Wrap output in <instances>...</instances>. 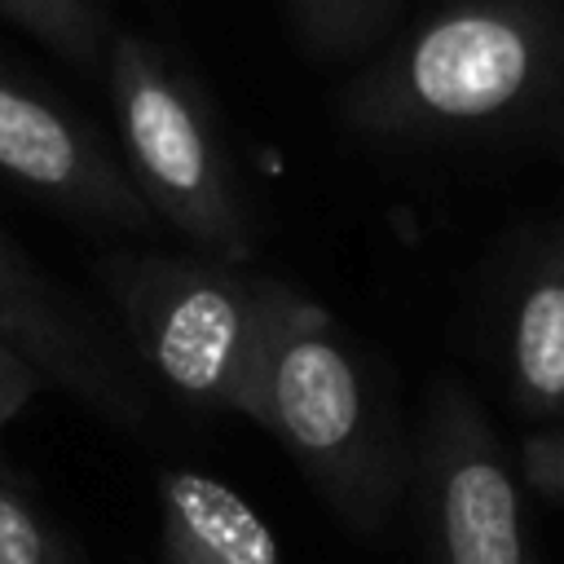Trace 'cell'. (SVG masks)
Instances as JSON below:
<instances>
[{
    "label": "cell",
    "instance_id": "obj_1",
    "mask_svg": "<svg viewBox=\"0 0 564 564\" xmlns=\"http://www.w3.org/2000/svg\"><path fill=\"white\" fill-rule=\"evenodd\" d=\"M564 93L555 0H449L379 48L339 115L383 145H445L511 132Z\"/></svg>",
    "mask_w": 564,
    "mask_h": 564
},
{
    "label": "cell",
    "instance_id": "obj_2",
    "mask_svg": "<svg viewBox=\"0 0 564 564\" xmlns=\"http://www.w3.org/2000/svg\"><path fill=\"white\" fill-rule=\"evenodd\" d=\"M251 423L291 454L348 533L379 538L388 529L414 463L397 405L361 344L295 286L273 313Z\"/></svg>",
    "mask_w": 564,
    "mask_h": 564
},
{
    "label": "cell",
    "instance_id": "obj_3",
    "mask_svg": "<svg viewBox=\"0 0 564 564\" xmlns=\"http://www.w3.org/2000/svg\"><path fill=\"white\" fill-rule=\"evenodd\" d=\"M128 352L181 401L256 419L269 330L286 282L212 256L119 247L97 256Z\"/></svg>",
    "mask_w": 564,
    "mask_h": 564
},
{
    "label": "cell",
    "instance_id": "obj_4",
    "mask_svg": "<svg viewBox=\"0 0 564 564\" xmlns=\"http://www.w3.org/2000/svg\"><path fill=\"white\" fill-rule=\"evenodd\" d=\"M101 84L115 115V150L154 225L198 256L247 264L256 212L198 75L141 31L115 26Z\"/></svg>",
    "mask_w": 564,
    "mask_h": 564
},
{
    "label": "cell",
    "instance_id": "obj_5",
    "mask_svg": "<svg viewBox=\"0 0 564 564\" xmlns=\"http://www.w3.org/2000/svg\"><path fill=\"white\" fill-rule=\"evenodd\" d=\"M410 480L427 564H538L520 471L458 379L427 392Z\"/></svg>",
    "mask_w": 564,
    "mask_h": 564
},
{
    "label": "cell",
    "instance_id": "obj_6",
    "mask_svg": "<svg viewBox=\"0 0 564 564\" xmlns=\"http://www.w3.org/2000/svg\"><path fill=\"white\" fill-rule=\"evenodd\" d=\"M0 181L97 234H150L154 216L115 141L62 93L0 57Z\"/></svg>",
    "mask_w": 564,
    "mask_h": 564
},
{
    "label": "cell",
    "instance_id": "obj_7",
    "mask_svg": "<svg viewBox=\"0 0 564 564\" xmlns=\"http://www.w3.org/2000/svg\"><path fill=\"white\" fill-rule=\"evenodd\" d=\"M0 344L22 357L44 388H57L123 432L150 423V397L132 352L106 322L44 273L0 229Z\"/></svg>",
    "mask_w": 564,
    "mask_h": 564
},
{
    "label": "cell",
    "instance_id": "obj_8",
    "mask_svg": "<svg viewBox=\"0 0 564 564\" xmlns=\"http://www.w3.org/2000/svg\"><path fill=\"white\" fill-rule=\"evenodd\" d=\"M159 564H286L264 516L220 476L167 467L159 476Z\"/></svg>",
    "mask_w": 564,
    "mask_h": 564
},
{
    "label": "cell",
    "instance_id": "obj_9",
    "mask_svg": "<svg viewBox=\"0 0 564 564\" xmlns=\"http://www.w3.org/2000/svg\"><path fill=\"white\" fill-rule=\"evenodd\" d=\"M502 375L529 419L564 414V234H555L516 282L502 326Z\"/></svg>",
    "mask_w": 564,
    "mask_h": 564
},
{
    "label": "cell",
    "instance_id": "obj_10",
    "mask_svg": "<svg viewBox=\"0 0 564 564\" xmlns=\"http://www.w3.org/2000/svg\"><path fill=\"white\" fill-rule=\"evenodd\" d=\"M0 18H9L53 57L70 62L79 75L101 79L106 48L115 35L110 0H0Z\"/></svg>",
    "mask_w": 564,
    "mask_h": 564
},
{
    "label": "cell",
    "instance_id": "obj_11",
    "mask_svg": "<svg viewBox=\"0 0 564 564\" xmlns=\"http://www.w3.org/2000/svg\"><path fill=\"white\" fill-rule=\"evenodd\" d=\"M291 26L313 57L339 62L370 53L401 13V0H286Z\"/></svg>",
    "mask_w": 564,
    "mask_h": 564
},
{
    "label": "cell",
    "instance_id": "obj_12",
    "mask_svg": "<svg viewBox=\"0 0 564 564\" xmlns=\"http://www.w3.org/2000/svg\"><path fill=\"white\" fill-rule=\"evenodd\" d=\"M0 564H88L75 538L0 458Z\"/></svg>",
    "mask_w": 564,
    "mask_h": 564
},
{
    "label": "cell",
    "instance_id": "obj_13",
    "mask_svg": "<svg viewBox=\"0 0 564 564\" xmlns=\"http://www.w3.org/2000/svg\"><path fill=\"white\" fill-rule=\"evenodd\" d=\"M520 480L551 502H564V423L520 441Z\"/></svg>",
    "mask_w": 564,
    "mask_h": 564
},
{
    "label": "cell",
    "instance_id": "obj_14",
    "mask_svg": "<svg viewBox=\"0 0 564 564\" xmlns=\"http://www.w3.org/2000/svg\"><path fill=\"white\" fill-rule=\"evenodd\" d=\"M40 388H44V383L35 379V370L0 344V432H4V427L35 401Z\"/></svg>",
    "mask_w": 564,
    "mask_h": 564
},
{
    "label": "cell",
    "instance_id": "obj_15",
    "mask_svg": "<svg viewBox=\"0 0 564 564\" xmlns=\"http://www.w3.org/2000/svg\"><path fill=\"white\" fill-rule=\"evenodd\" d=\"M441 4H449V0H441Z\"/></svg>",
    "mask_w": 564,
    "mask_h": 564
}]
</instances>
